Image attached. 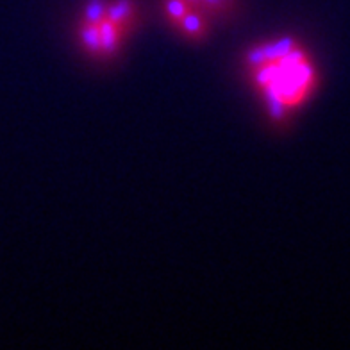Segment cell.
Returning a JSON list of instances; mask_svg holds the SVG:
<instances>
[{"mask_svg": "<svg viewBox=\"0 0 350 350\" xmlns=\"http://www.w3.org/2000/svg\"><path fill=\"white\" fill-rule=\"evenodd\" d=\"M168 13L174 16L175 20H183L188 14V5L183 0H170L168 2Z\"/></svg>", "mask_w": 350, "mask_h": 350, "instance_id": "8992f818", "label": "cell"}, {"mask_svg": "<svg viewBox=\"0 0 350 350\" xmlns=\"http://www.w3.org/2000/svg\"><path fill=\"white\" fill-rule=\"evenodd\" d=\"M83 42L92 52L102 51L100 29H98V25H92V23H90L88 27L83 29Z\"/></svg>", "mask_w": 350, "mask_h": 350, "instance_id": "3957f363", "label": "cell"}, {"mask_svg": "<svg viewBox=\"0 0 350 350\" xmlns=\"http://www.w3.org/2000/svg\"><path fill=\"white\" fill-rule=\"evenodd\" d=\"M183 25H185L186 33L193 34V36H198V34H202L204 31V23L202 20L195 16V14H186L185 18H183Z\"/></svg>", "mask_w": 350, "mask_h": 350, "instance_id": "5b68a950", "label": "cell"}, {"mask_svg": "<svg viewBox=\"0 0 350 350\" xmlns=\"http://www.w3.org/2000/svg\"><path fill=\"white\" fill-rule=\"evenodd\" d=\"M265 59H267V57H265V51H262V49H259V51H254L252 54L249 55V61L252 63V65H259V63H262Z\"/></svg>", "mask_w": 350, "mask_h": 350, "instance_id": "52a82bcc", "label": "cell"}, {"mask_svg": "<svg viewBox=\"0 0 350 350\" xmlns=\"http://www.w3.org/2000/svg\"><path fill=\"white\" fill-rule=\"evenodd\" d=\"M206 2H208V4H213V5H215V4H218V2H220V0H206Z\"/></svg>", "mask_w": 350, "mask_h": 350, "instance_id": "ba28073f", "label": "cell"}, {"mask_svg": "<svg viewBox=\"0 0 350 350\" xmlns=\"http://www.w3.org/2000/svg\"><path fill=\"white\" fill-rule=\"evenodd\" d=\"M98 29H100L102 51L107 52V54L115 52L116 46H118V27H116V23L111 22L109 18H104L98 23Z\"/></svg>", "mask_w": 350, "mask_h": 350, "instance_id": "6da1fadb", "label": "cell"}, {"mask_svg": "<svg viewBox=\"0 0 350 350\" xmlns=\"http://www.w3.org/2000/svg\"><path fill=\"white\" fill-rule=\"evenodd\" d=\"M131 14V2L129 0H118L116 4H113L107 10V14H106V18H109L111 22H115V23H120L124 22L127 16Z\"/></svg>", "mask_w": 350, "mask_h": 350, "instance_id": "277c9868", "label": "cell"}, {"mask_svg": "<svg viewBox=\"0 0 350 350\" xmlns=\"http://www.w3.org/2000/svg\"><path fill=\"white\" fill-rule=\"evenodd\" d=\"M107 10L106 4H104V0H90L86 5V20L88 23H92V25H98L102 20L106 18Z\"/></svg>", "mask_w": 350, "mask_h": 350, "instance_id": "7a4b0ae2", "label": "cell"}]
</instances>
